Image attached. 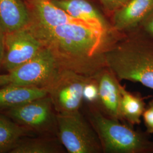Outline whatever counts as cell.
<instances>
[{
    "mask_svg": "<svg viewBox=\"0 0 153 153\" xmlns=\"http://www.w3.org/2000/svg\"><path fill=\"white\" fill-rule=\"evenodd\" d=\"M104 7L109 11L118 10L130 0H99Z\"/></svg>",
    "mask_w": 153,
    "mask_h": 153,
    "instance_id": "20",
    "label": "cell"
},
{
    "mask_svg": "<svg viewBox=\"0 0 153 153\" xmlns=\"http://www.w3.org/2000/svg\"><path fill=\"white\" fill-rule=\"evenodd\" d=\"M60 142L59 138L56 139L52 136L21 140L9 153H61L62 149Z\"/></svg>",
    "mask_w": 153,
    "mask_h": 153,
    "instance_id": "16",
    "label": "cell"
},
{
    "mask_svg": "<svg viewBox=\"0 0 153 153\" xmlns=\"http://www.w3.org/2000/svg\"><path fill=\"white\" fill-rule=\"evenodd\" d=\"M105 66L119 80L138 82L153 90V39L141 30L104 53Z\"/></svg>",
    "mask_w": 153,
    "mask_h": 153,
    "instance_id": "2",
    "label": "cell"
},
{
    "mask_svg": "<svg viewBox=\"0 0 153 153\" xmlns=\"http://www.w3.org/2000/svg\"><path fill=\"white\" fill-rule=\"evenodd\" d=\"M30 130L0 115V153L10 152Z\"/></svg>",
    "mask_w": 153,
    "mask_h": 153,
    "instance_id": "15",
    "label": "cell"
},
{
    "mask_svg": "<svg viewBox=\"0 0 153 153\" xmlns=\"http://www.w3.org/2000/svg\"><path fill=\"white\" fill-rule=\"evenodd\" d=\"M139 27L143 33L153 39V9L142 21Z\"/></svg>",
    "mask_w": 153,
    "mask_h": 153,
    "instance_id": "19",
    "label": "cell"
},
{
    "mask_svg": "<svg viewBox=\"0 0 153 153\" xmlns=\"http://www.w3.org/2000/svg\"><path fill=\"white\" fill-rule=\"evenodd\" d=\"M9 76L8 73L5 74H0V87L9 85Z\"/></svg>",
    "mask_w": 153,
    "mask_h": 153,
    "instance_id": "22",
    "label": "cell"
},
{
    "mask_svg": "<svg viewBox=\"0 0 153 153\" xmlns=\"http://www.w3.org/2000/svg\"><path fill=\"white\" fill-rule=\"evenodd\" d=\"M5 33L0 28V67L2 60L4 51V43H5Z\"/></svg>",
    "mask_w": 153,
    "mask_h": 153,
    "instance_id": "21",
    "label": "cell"
},
{
    "mask_svg": "<svg viewBox=\"0 0 153 153\" xmlns=\"http://www.w3.org/2000/svg\"><path fill=\"white\" fill-rule=\"evenodd\" d=\"M51 1H52V0H51Z\"/></svg>",
    "mask_w": 153,
    "mask_h": 153,
    "instance_id": "24",
    "label": "cell"
},
{
    "mask_svg": "<svg viewBox=\"0 0 153 153\" xmlns=\"http://www.w3.org/2000/svg\"><path fill=\"white\" fill-rule=\"evenodd\" d=\"M61 69L51 52L43 47L31 60L8 73L9 84L47 89Z\"/></svg>",
    "mask_w": 153,
    "mask_h": 153,
    "instance_id": "5",
    "label": "cell"
},
{
    "mask_svg": "<svg viewBox=\"0 0 153 153\" xmlns=\"http://www.w3.org/2000/svg\"><path fill=\"white\" fill-rule=\"evenodd\" d=\"M88 78L71 70L61 69L47 88L57 114L71 113L80 109L83 101V88Z\"/></svg>",
    "mask_w": 153,
    "mask_h": 153,
    "instance_id": "6",
    "label": "cell"
},
{
    "mask_svg": "<svg viewBox=\"0 0 153 153\" xmlns=\"http://www.w3.org/2000/svg\"><path fill=\"white\" fill-rule=\"evenodd\" d=\"M153 9V0H130L114 11L112 18L114 29L125 31L139 27Z\"/></svg>",
    "mask_w": 153,
    "mask_h": 153,
    "instance_id": "10",
    "label": "cell"
},
{
    "mask_svg": "<svg viewBox=\"0 0 153 153\" xmlns=\"http://www.w3.org/2000/svg\"><path fill=\"white\" fill-rule=\"evenodd\" d=\"M94 76L98 86L97 107L109 118L116 120H123L120 109L121 96L119 80L106 66Z\"/></svg>",
    "mask_w": 153,
    "mask_h": 153,
    "instance_id": "9",
    "label": "cell"
},
{
    "mask_svg": "<svg viewBox=\"0 0 153 153\" xmlns=\"http://www.w3.org/2000/svg\"><path fill=\"white\" fill-rule=\"evenodd\" d=\"M24 1H29V0H23Z\"/></svg>",
    "mask_w": 153,
    "mask_h": 153,
    "instance_id": "23",
    "label": "cell"
},
{
    "mask_svg": "<svg viewBox=\"0 0 153 153\" xmlns=\"http://www.w3.org/2000/svg\"><path fill=\"white\" fill-rule=\"evenodd\" d=\"M57 137L69 153L103 152L97 132L80 110L57 114Z\"/></svg>",
    "mask_w": 153,
    "mask_h": 153,
    "instance_id": "4",
    "label": "cell"
},
{
    "mask_svg": "<svg viewBox=\"0 0 153 153\" xmlns=\"http://www.w3.org/2000/svg\"><path fill=\"white\" fill-rule=\"evenodd\" d=\"M43 47L27 28L5 33L1 67L7 73L31 60Z\"/></svg>",
    "mask_w": 153,
    "mask_h": 153,
    "instance_id": "8",
    "label": "cell"
},
{
    "mask_svg": "<svg viewBox=\"0 0 153 153\" xmlns=\"http://www.w3.org/2000/svg\"><path fill=\"white\" fill-rule=\"evenodd\" d=\"M48 95L45 88L7 85L0 88V108L11 109Z\"/></svg>",
    "mask_w": 153,
    "mask_h": 153,
    "instance_id": "13",
    "label": "cell"
},
{
    "mask_svg": "<svg viewBox=\"0 0 153 153\" xmlns=\"http://www.w3.org/2000/svg\"><path fill=\"white\" fill-rule=\"evenodd\" d=\"M30 15L23 0H0V28L12 33L28 27Z\"/></svg>",
    "mask_w": 153,
    "mask_h": 153,
    "instance_id": "12",
    "label": "cell"
},
{
    "mask_svg": "<svg viewBox=\"0 0 153 153\" xmlns=\"http://www.w3.org/2000/svg\"><path fill=\"white\" fill-rule=\"evenodd\" d=\"M88 105V120L98 136L103 153L153 152V142L145 133L106 116L96 105Z\"/></svg>",
    "mask_w": 153,
    "mask_h": 153,
    "instance_id": "3",
    "label": "cell"
},
{
    "mask_svg": "<svg viewBox=\"0 0 153 153\" xmlns=\"http://www.w3.org/2000/svg\"><path fill=\"white\" fill-rule=\"evenodd\" d=\"M148 133L153 134V99L150 100L145 107L142 116Z\"/></svg>",
    "mask_w": 153,
    "mask_h": 153,
    "instance_id": "18",
    "label": "cell"
},
{
    "mask_svg": "<svg viewBox=\"0 0 153 153\" xmlns=\"http://www.w3.org/2000/svg\"><path fill=\"white\" fill-rule=\"evenodd\" d=\"M7 115L16 123L46 136L57 135V113L49 95L8 109Z\"/></svg>",
    "mask_w": 153,
    "mask_h": 153,
    "instance_id": "7",
    "label": "cell"
},
{
    "mask_svg": "<svg viewBox=\"0 0 153 153\" xmlns=\"http://www.w3.org/2000/svg\"><path fill=\"white\" fill-rule=\"evenodd\" d=\"M83 99L88 104L97 105L98 103L99 90L97 81L95 76L89 77L83 90Z\"/></svg>",
    "mask_w": 153,
    "mask_h": 153,
    "instance_id": "17",
    "label": "cell"
},
{
    "mask_svg": "<svg viewBox=\"0 0 153 153\" xmlns=\"http://www.w3.org/2000/svg\"><path fill=\"white\" fill-rule=\"evenodd\" d=\"M27 28L51 52L61 69L91 77L105 67L104 53L111 43V32L79 19L51 27L29 25Z\"/></svg>",
    "mask_w": 153,
    "mask_h": 153,
    "instance_id": "1",
    "label": "cell"
},
{
    "mask_svg": "<svg viewBox=\"0 0 153 153\" xmlns=\"http://www.w3.org/2000/svg\"><path fill=\"white\" fill-rule=\"evenodd\" d=\"M120 90V109L123 119L127 121L131 126L140 124L145 109L143 98L127 91L121 85Z\"/></svg>",
    "mask_w": 153,
    "mask_h": 153,
    "instance_id": "14",
    "label": "cell"
},
{
    "mask_svg": "<svg viewBox=\"0 0 153 153\" xmlns=\"http://www.w3.org/2000/svg\"><path fill=\"white\" fill-rule=\"evenodd\" d=\"M51 1L72 17L102 31L111 32L104 18L87 0H52Z\"/></svg>",
    "mask_w": 153,
    "mask_h": 153,
    "instance_id": "11",
    "label": "cell"
}]
</instances>
